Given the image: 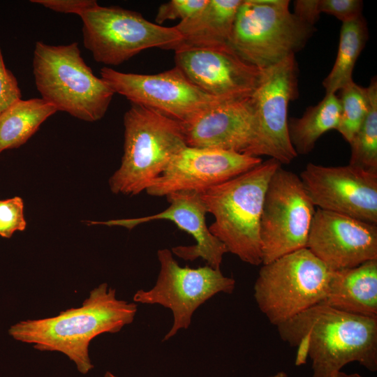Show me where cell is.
Returning a JSON list of instances; mask_svg holds the SVG:
<instances>
[{
	"instance_id": "1",
	"label": "cell",
	"mask_w": 377,
	"mask_h": 377,
	"mask_svg": "<svg viewBox=\"0 0 377 377\" xmlns=\"http://www.w3.org/2000/svg\"><path fill=\"white\" fill-rule=\"evenodd\" d=\"M276 328L282 341L297 348V366L310 359L311 377H330L354 362L371 372L377 371V318L320 303Z\"/></svg>"
},
{
	"instance_id": "2",
	"label": "cell",
	"mask_w": 377,
	"mask_h": 377,
	"mask_svg": "<svg viewBox=\"0 0 377 377\" xmlns=\"http://www.w3.org/2000/svg\"><path fill=\"white\" fill-rule=\"evenodd\" d=\"M137 306L135 302L117 299L116 290L103 283L90 291L80 307L54 317L20 321L10 327L8 334L17 341L33 344L38 350L66 355L79 372L86 374L94 368L89 355L90 341L131 324Z\"/></svg>"
},
{
	"instance_id": "3",
	"label": "cell",
	"mask_w": 377,
	"mask_h": 377,
	"mask_svg": "<svg viewBox=\"0 0 377 377\" xmlns=\"http://www.w3.org/2000/svg\"><path fill=\"white\" fill-rule=\"evenodd\" d=\"M282 165L274 159L200 193L207 213L214 217L211 233L228 252L252 265L262 264L260 223L269 182Z\"/></svg>"
},
{
	"instance_id": "4",
	"label": "cell",
	"mask_w": 377,
	"mask_h": 377,
	"mask_svg": "<svg viewBox=\"0 0 377 377\" xmlns=\"http://www.w3.org/2000/svg\"><path fill=\"white\" fill-rule=\"evenodd\" d=\"M124 126V154L109 186L115 194L134 195L146 191L187 145L179 121L142 105L131 103Z\"/></svg>"
},
{
	"instance_id": "5",
	"label": "cell",
	"mask_w": 377,
	"mask_h": 377,
	"mask_svg": "<svg viewBox=\"0 0 377 377\" xmlns=\"http://www.w3.org/2000/svg\"><path fill=\"white\" fill-rule=\"evenodd\" d=\"M33 73L42 98L57 111L80 120L92 122L102 119L114 94L84 62L77 42L51 45L37 41Z\"/></svg>"
},
{
	"instance_id": "6",
	"label": "cell",
	"mask_w": 377,
	"mask_h": 377,
	"mask_svg": "<svg viewBox=\"0 0 377 377\" xmlns=\"http://www.w3.org/2000/svg\"><path fill=\"white\" fill-rule=\"evenodd\" d=\"M288 0H242L229 42L246 63L260 70L295 55L316 29L289 10Z\"/></svg>"
},
{
	"instance_id": "7",
	"label": "cell",
	"mask_w": 377,
	"mask_h": 377,
	"mask_svg": "<svg viewBox=\"0 0 377 377\" xmlns=\"http://www.w3.org/2000/svg\"><path fill=\"white\" fill-rule=\"evenodd\" d=\"M331 270L307 248L263 264L254 284L260 311L276 327L324 302Z\"/></svg>"
},
{
	"instance_id": "8",
	"label": "cell",
	"mask_w": 377,
	"mask_h": 377,
	"mask_svg": "<svg viewBox=\"0 0 377 377\" xmlns=\"http://www.w3.org/2000/svg\"><path fill=\"white\" fill-rule=\"evenodd\" d=\"M80 17L84 47L105 65L118 66L149 48L174 50L182 40L175 27L151 22L120 7L98 5Z\"/></svg>"
},
{
	"instance_id": "9",
	"label": "cell",
	"mask_w": 377,
	"mask_h": 377,
	"mask_svg": "<svg viewBox=\"0 0 377 377\" xmlns=\"http://www.w3.org/2000/svg\"><path fill=\"white\" fill-rule=\"evenodd\" d=\"M316 210L298 175L280 165L266 190L260 223L262 265L306 248Z\"/></svg>"
},
{
	"instance_id": "10",
	"label": "cell",
	"mask_w": 377,
	"mask_h": 377,
	"mask_svg": "<svg viewBox=\"0 0 377 377\" xmlns=\"http://www.w3.org/2000/svg\"><path fill=\"white\" fill-rule=\"evenodd\" d=\"M298 73L295 55L262 70L260 82L251 96L254 135L244 154L267 156L281 165L290 163L297 156L288 135V107L298 97Z\"/></svg>"
},
{
	"instance_id": "11",
	"label": "cell",
	"mask_w": 377,
	"mask_h": 377,
	"mask_svg": "<svg viewBox=\"0 0 377 377\" xmlns=\"http://www.w3.org/2000/svg\"><path fill=\"white\" fill-rule=\"evenodd\" d=\"M168 249L157 252L160 271L154 286L148 290H138L134 302L160 304L170 309L173 325L163 341L173 337L181 329H187L195 310L219 293L231 294L235 281L224 276L220 269L209 265L191 268L181 267Z\"/></svg>"
},
{
	"instance_id": "12",
	"label": "cell",
	"mask_w": 377,
	"mask_h": 377,
	"mask_svg": "<svg viewBox=\"0 0 377 377\" xmlns=\"http://www.w3.org/2000/svg\"><path fill=\"white\" fill-rule=\"evenodd\" d=\"M100 74L114 94L180 123L212 105L227 102L200 90L176 66L152 75L126 73L105 66Z\"/></svg>"
},
{
	"instance_id": "13",
	"label": "cell",
	"mask_w": 377,
	"mask_h": 377,
	"mask_svg": "<svg viewBox=\"0 0 377 377\" xmlns=\"http://www.w3.org/2000/svg\"><path fill=\"white\" fill-rule=\"evenodd\" d=\"M314 206L377 223V173L351 165L308 163L299 176Z\"/></svg>"
},
{
	"instance_id": "14",
	"label": "cell",
	"mask_w": 377,
	"mask_h": 377,
	"mask_svg": "<svg viewBox=\"0 0 377 377\" xmlns=\"http://www.w3.org/2000/svg\"><path fill=\"white\" fill-rule=\"evenodd\" d=\"M263 162L260 157L232 151L185 147L146 190L153 196L179 191L200 193Z\"/></svg>"
},
{
	"instance_id": "15",
	"label": "cell",
	"mask_w": 377,
	"mask_h": 377,
	"mask_svg": "<svg viewBox=\"0 0 377 377\" xmlns=\"http://www.w3.org/2000/svg\"><path fill=\"white\" fill-rule=\"evenodd\" d=\"M175 66L205 93L224 101L250 98L262 70L241 59L230 48L184 47L175 50Z\"/></svg>"
},
{
	"instance_id": "16",
	"label": "cell",
	"mask_w": 377,
	"mask_h": 377,
	"mask_svg": "<svg viewBox=\"0 0 377 377\" xmlns=\"http://www.w3.org/2000/svg\"><path fill=\"white\" fill-rule=\"evenodd\" d=\"M306 248L330 270L355 267L377 260V226L318 208Z\"/></svg>"
},
{
	"instance_id": "17",
	"label": "cell",
	"mask_w": 377,
	"mask_h": 377,
	"mask_svg": "<svg viewBox=\"0 0 377 377\" xmlns=\"http://www.w3.org/2000/svg\"><path fill=\"white\" fill-rule=\"evenodd\" d=\"M169 202L168 208L157 214L145 217L93 222L109 226H119L132 229L141 223L154 220H169L177 226L192 235L195 239L193 246H178L172 249V253L185 260H194L198 258L207 262L214 269H220L225 253V245L214 237L206 224V207L200 193L179 191L166 196Z\"/></svg>"
},
{
	"instance_id": "18",
	"label": "cell",
	"mask_w": 377,
	"mask_h": 377,
	"mask_svg": "<svg viewBox=\"0 0 377 377\" xmlns=\"http://www.w3.org/2000/svg\"><path fill=\"white\" fill-rule=\"evenodd\" d=\"M181 124L188 147L244 154L255 131L251 97L216 104Z\"/></svg>"
},
{
	"instance_id": "19",
	"label": "cell",
	"mask_w": 377,
	"mask_h": 377,
	"mask_svg": "<svg viewBox=\"0 0 377 377\" xmlns=\"http://www.w3.org/2000/svg\"><path fill=\"white\" fill-rule=\"evenodd\" d=\"M323 303L351 314L377 318V260L331 270Z\"/></svg>"
},
{
	"instance_id": "20",
	"label": "cell",
	"mask_w": 377,
	"mask_h": 377,
	"mask_svg": "<svg viewBox=\"0 0 377 377\" xmlns=\"http://www.w3.org/2000/svg\"><path fill=\"white\" fill-rule=\"evenodd\" d=\"M242 0H208L192 17L175 29L182 36L174 50L184 47L230 48L235 16Z\"/></svg>"
},
{
	"instance_id": "21",
	"label": "cell",
	"mask_w": 377,
	"mask_h": 377,
	"mask_svg": "<svg viewBox=\"0 0 377 377\" xmlns=\"http://www.w3.org/2000/svg\"><path fill=\"white\" fill-rule=\"evenodd\" d=\"M56 112L57 108L42 98L13 103L0 114V153L25 144Z\"/></svg>"
},
{
	"instance_id": "22",
	"label": "cell",
	"mask_w": 377,
	"mask_h": 377,
	"mask_svg": "<svg viewBox=\"0 0 377 377\" xmlns=\"http://www.w3.org/2000/svg\"><path fill=\"white\" fill-rule=\"evenodd\" d=\"M339 115V98L330 93L316 105L306 108L301 117L288 119V135L297 154H309L323 134L337 130Z\"/></svg>"
},
{
	"instance_id": "23",
	"label": "cell",
	"mask_w": 377,
	"mask_h": 377,
	"mask_svg": "<svg viewBox=\"0 0 377 377\" xmlns=\"http://www.w3.org/2000/svg\"><path fill=\"white\" fill-rule=\"evenodd\" d=\"M367 24L362 15L342 23L334 66L323 81L326 94H335L353 80L355 63L368 40Z\"/></svg>"
},
{
	"instance_id": "24",
	"label": "cell",
	"mask_w": 377,
	"mask_h": 377,
	"mask_svg": "<svg viewBox=\"0 0 377 377\" xmlns=\"http://www.w3.org/2000/svg\"><path fill=\"white\" fill-rule=\"evenodd\" d=\"M369 110L350 142L349 164L377 173V80L374 77L367 87Z\"/></svg>"
},
{
	"instance_id": "25",
	"label": "cell",
	"mask_w": 377,
	"mask_h": 377,
	"mask_svg": "<svg viewBox=\"0 0 377 377\" xmlns=\"http://www.w3.org/2000/svg\"><path fill=\"white\" fill-rule=\"evenodd\" d=\"M339 91L340 115L337 131L350 143L368 112V92L367 87L353 81Z\"/></svg>"
},
{
	"instance_id": "26",
	"label": "cell",
	"mask_w": 377,
	"mask_h": 377,
	"mask_svg": "<svg viewBox=\"0 0 377 377\" xmlns=\"http://www.w3.org/2000/svg\"><path fill=\"white\" fill-rule=\"evenodd\" d=\"M24 202L20 197L0 200V236L10 238L16 231L26 229Z\"/></svg>"
},
{
	"instance_id": "27",
	"label": "cell",
	"mask_w": 377,
	"mask_h": 377,
	"mask_svg": "<svg viewBox=\"0 0 377 377\" xmlns=\"http://www.w3.org/2000/svg\"><path fill=\"white\" fill-rule=\"evenodd\" d=\"M208 0H171L161 4L155 17L156 24L170 20H186L201 10Z\"/></svg>"
},
{
	"instance_id": "28",
	"label": "cell",
	"mask_w": 377,
	"mask_h": 377,
	"mask_svg": "<svg viewBox=\"0 0 377 377\" xmlns=\"http://www.w3.org/2000/svg\"><path fill=\"white\" fill-rule=\"evenodd\" d=\"M362 9L363 1L361 0H319L320 13L333 15L342 23L362 15Z\"/></svg>"
},
{
	"instance_id": "29",
	"label": "cell",
	"mask_w": 377,
	"mask_h": 377,
	"mask_svg": "<svg viewBox=\"0 0 377 377\" xmlns=\"http://www.w3.org/2000/svg\"><path fill=\"white\" fill-rule=\"evenodd\" d=\"M22 99L17 80L6 68L0 47V114Z\"/></svg>"
},
{
	"instance_id": "30",
	"label": "cell",
	"mask_w": 377,
	"mask_h": 377,
	"mask_svg": "<svg viewBox=\"0 0 377 377\" xmlns=\"http://www.w3.org/2000/svg\"><path fill=\"white\" fill-rule=\"evenodd\" d=\"M31 2L55 12L73 13L80 17L98 5L94 0H31Z\"/></svg>"
},
{
	"instance_id": "31",
	"label": "cell",
	"mask_w": 377,
	"mask_h": 377,
	"mask_svg": "<svg viewBox=\"0 0 377 377\" xmlns=\"http://www.w3.org/2000/svg\"><path fill=\"white\" fill-rule=\"evenodd\" d=\"M302 22L314 27L319 20V0H296L294 1V13Z\"/></svg>"
},
{
	"instance_id": "32",
	"label": "cell",
	"mask_w": 377,
	"mask_h": 377,
	"mask_svg": "<svg viewBox=\"0 0 377 377\" xmlns=\"http://www.w3.org/2000/svg\"><path fill=\"white\" fill-rule=\"evenodd\" d=\"M330 377H363L359 374L354 373V374H346L341 371H338L331 376Z\"/></svg>"
},
{
	"instance_id": "33",
	"label": "cell",
	"mask_w": 377,
	"mask_h": 377,
	"mask_svg": "<svg viewBox=\"0 0 377 377\" xmlns=\"http://www.w3.org/2000/svg\"><path fill=\"white\" fill-rule=\"evenodd\" d=\"M268 377H288L287 374L284 371H279L276 374L269 376Z\"/></svg>"
},
{
	"instance_id": "34",
	"label": "cell",
	"mask_w": 377,
	"mask_h": 377,
	"mask_svg": "<svg viewBox=\"0 0 377 377\" xmlns=\"http://www.w3.org/2000/svg\"><path fill=\"white\" fill-rule=\"evenodd\" d=\"M104 377H117L116 376H114V374H112L111 372L110 371H106L105 375H104Z\"/></svg>"
}]
</instances>
